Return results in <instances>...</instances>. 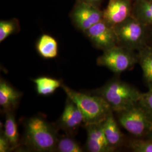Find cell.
Segmentation results:
<instances>
[{"mask_svg": "<svg viewBox=\"0 0 152 152\" xmlns=\"http://www.w3.org/2000/svg\"><path fill=\"white\" fill-rule=\"evenodd\" d=\"M38 94L48 96L53 94L58 88L61 87L63 81L49 77H40L33 79Z\"/></svg>", "mask_w": 152, "mask_h": 152, "instance_id": "18", "label": "cell"}, {"mask_svg": "<svg viewBox=\"0 0 152 152\" xmlns=\"http://www.w3.org/2000/svg\"><path fill=\"white\" fill-rule=\"evenodd\" d=\"M134 51L117 45L104 51L97 59V64L107 68L115 74H121L129 71L138 62L137 55Z\"/></svg>", "mask_w": 152, "mask_h": 152, "instance_id": "6", "label": "cell"}, {"mask_svg": "<svg viewBox=\"0 0 152 152\" xmlns=\"http://www.w3.org/2000/svg\"><path fill=\"white\" fill-rule=\"evenodd\" d=\"M147 27L133 15L114 27L118 45L139 50L147 44Z\"/></svg>", "mask_w": 152, "mask_h": 152, "instance_id": "4", "label": "cell"}, {"mask_svg": "<svg viewBox=\"0 0 152 152\" xmlns=\"http://www.w3.org/2000/svg\"><path fill=\"white\" fill-rule=\"evenodd\" d=\"M91 92L103 97L116 113L137 103L142 94L136 88L118 79L110 80L102 87Z\"/></svg>", "mask_w": 152, "mask_h": 152, "instance_id": "3", "label": "cell"}, {"mask_svg": "<svg viewBox=\"0 0 152 152\" xmlns=\"http://www.w3.org/2000/svg\"><path fill=\"white\" fill-rule=\"evenodd\" d=\"M20 31L19 20L16 18L0 21V42L4 41L10 35Z\"/></svg>", "mask_w": 152, "mask_h": 152, "instance_id": "19", "label": "cell"}, {"mask_svg": "<svg viewBox=\"0 0 152 152\" xmlns=\"http://www.w3.org/2000/svg\"><path fill=\"white\" fill-rule=\"evenodd\" d=\"M151 1H152V0H151Z\"/></svg>", "mask_w": 152, "mask_h": 152, "instance_id": "27", "label": "cell"}, {"mask_svg": "<svg viewBox=\"0 0 152 152\" xmlns=\"http://www.w3.org/2000/svg\"><path fill=\"white\" fill-rule=\"evenodd\" d=\"M121 126L136 137L149 135L152 131V117L139 103L117 113Z\"/></svg>", "mask_w": 152, "mask_h": 152, "instance_id": "5", "label": "cell"}, {"mask_svg": "<svg viewBox=\"0 0 152 152\" xmlns=\"http://www.w3.org/2000/svg\"><path fill=\"white\" fill-rule=\"evenodd\" d=\"M39 55L45 59H53L58 54V45L53 37L47 34H42L36 44Z\"/></svg>", "mask_w": 152, "mask_h": 152, "instance_id": "16", "label": "cell"}, {"mask_svg": "<svg viewBox=\"0 0 152 152\" xmlns=\"http://www.w3.org/2000/svg\"><path fill=\"white\" fill-rule=\"evenodd\" d=\"M149 46H152V45H149Z\"/></svg>", "mask_w": 152, "mask_h": 152, "instance_id": "26", "label": "cell"}, {"mask_svg": "<svg viewBox=\"0 0 152 152\" xmlns=\"http://www.w3.org/2000/svg\"><path fill=\"white\" fill-rule=\"evenodd\" d=\"M11 151V147L8 140L4 134L0 136V152H7Z\"/></svg>", "mask_w": 152, "mask_h": 152, "instance_id": "23", "label": "cell"}, {"mask_svg": "<svg viewBox=\"0 0 152 152\" xmlns=\"http://www.w3.org/2000/svg\"><path fill=\"white\" fill-rule=\"evenodd\" d=\"M57 127L48 122L43 117L33 116L24 122L22 145L34 152H56L59 137Z\"/></svg>", "mask_w": 152, "mask_h": 152, "instance_id": "1", "label": "cell"}, {"mask_svg": "<svg viewBox=\"0 0 152 152\" xmlns=\"http://www.w3.org/2000/svg\"><path fill=\"white\" fill-rule=\"evenodd\" d=\"M103 129L109 145L113 151L122 145L124 142V135L120 130L113 113L104 122Z\"/></svg>", "mask_w": 152, "mask_h": 152, "instance_id": "13", "label": "cell"}, {"mask_svg": "<svg viewBox=\"0 0 152 152\" xmlns=\"http://www.w3.org/2000/svg\"><path fill=\"white\" fill-rule=\"evenodd\" d=\"M76 1H81V2H83L88 4L90 5L99 7V6L100 5V4L103 0H76Z\"/></svg>", "mask_w": 152, "mask_h": 152, "instance_id": "24", "label": "cell"}, {"mask_svg": "<svg viewBox=\"0 0 152 152\" xmlns=\"http://www.w3.org/2000/svg\"><path fill=\"white\" fill-rule=\"evenodd\" d=\"M131 0H109L103 11V20L114 27L132 15Z\"/></svg>", "mask_w": 152, "mask_h": 152, "instance_id": "10", "label": "cell"}, {"mask_svg": "<svg viewBox=\"0 0 152 152\" xmlns=\"http://www.w3.org/2000/svg\"><path fill=\"white\" fill-rule=\"evenodd\" d=\"M103 123L86 124L87 137L86 148L88 152H108L113 151L109 147L104 132Z\"/></svg>", "mask_w": 152, "mask_h": 152, "instance_id": "11", "label": "cell"}, {"mask_svg": "<svg viewBox=\"0 0 152 152\" xmlns=\"http://www.w3.org/2000/svg\"><path fill=\"white\" fill-rule=\"evenodd\" d=\"M132 15L147 27L152 26V1L135 0L132 4Z\"/></svg>", "mask_w": 152, "mask_h": 152, "instance_id": "15", "label": "cell"}, {"mask_svg": "<svg viewBox=\"0 0 152 152\" xmlns=\"http://www.w3.org/2000/svg\"><path fill=\"white\" fill-rule=\"evenodd\" d=\"M149 136H150V139H151V140H152V131L151 132V133L149 135Z\"/></svg>", "mask_w": 152, "mask_h": 152, "instance_id": "25", "label": "cell"}, {"mask_svg": "<svg viewBox=\"0 0 152 152\" xmlns=\"http://www.w3.org/2000/svg\"><path fill=\"white\" fill-rule=\"evenodd\" d=\"M56 152H82L83 149L77 141L68 136L59 138L56 147Z\"/></svg>", "mask_w": 152, "mask_h": 152, "instance_id": "20", "label": "cell"}, {"mask_svg": "<svg viewBox=\"0 0 152 152\" xmlns=\"http://www.w3.org/2000/svg\"><path fill=\"white\" fill-rule=\"evenodd\" d=\"M61 88L68 98L71 99L81 111L84 117V125L103 123L113 113V110L101 96L94 94L78 92L66 86Z\"/></svg>", "mask_w": 152, "mask_h": 152, "instance_id": "2", "label": "cell"}, {"mask_svg": "<svg viewBox=\"0 0 152 152\" xmlns=\"http://www.w3.org/2000/svg\"><path fill=\"white\" fill-rule=\"evenodd\" d=\"M129 147L135 152H152V140L134 139L130 141Z\"/></svg>", "mask_w": 152, "mask_h": 152, "instance_id": "21", "label": "cell"}, {"mask_svg": "<svg viewBox=\"0 0 152 152\" xmlns=\"http://www.w3.org/2000/svg\"><path fill=\"white\" fill-rule=\"evenodd\" d=\"M4 131L2 132L10 143L11 151L19 147V135L14 112L6 113Z\"/></svg>", "mask_w": 152, "mask_h": 152, "instance_id": "17", "label": "cell"}, {"mask_svg": "<svg viewBox=\"0 0 152 152\" xmlns=\"http://www.w3.org/2000/svg\"><path fill=\"white\" fill-rule=\"evenodd\" d=\"M22 93L2 78L0 80V106L3 112H14L20 102Z\"/></svg>", "mask_w": 152, "mask_h": 152, "instance_id": "12", "label": "cell"}, {"mask_svg": "<svg viewBox=\"0 0 152 152\" xmlns=\"http://www.w3.org/2000/svg\"><path fill=\"white\" fill-rule=\"evenodd\" d=\"M83 124L84 117L81 111L76 104L67 97L63 112L56 126L64 131L67 135L72 136L76 134Z\"/></svg>", "mask_w": 152, "mask_h": 152, "instance_id": "9", "label": "cell"}, {"mask_svg": "<svg viewBox=\"0 0 152 152\" xmlns=\"http://www.w3.org/2000/svg\"><path fill=\"white\" fill-rule=\"evenodd\" d=\"M138 103L152 117V90H149L147 93H142L141 98Z\"/></svg>", "mask_w": 152, "mask_h": 152, "instance_id": "22", "label": "cell"}, {"mask_svg": "<svg viewBox=\"0 0 152 152\" xmlns=\"http://www.w3.org/2000/svg\"><path fill=\"white\" fill-rule=\"evenodd\" d=\"M84 34L94 47L103 51L118 45L114 27L104 20L90 28Z\"/></svg>", "mask_w": 152, "mask_h": 152, "instance_id": "8", "label": "cell"}, {"mask_svg": "<svg viewBox=\"0 0 152 152\" xmlns=\"http://www.w3.org/2000/svg\"><path fill=\"white\" fill-rule=\"evenodd\" d=\"M138 51V63L141 66L144 80L151 90H152V47L147 44Z\"/></svg>", "mask_w": 152, "mask_h": 152, "instance_id": "14", "label": "cell"}, {"mask_svg": "<svg viewBox=\"0 0 152 152\" xmlns=\"http://www.w3.org/2000/svg\"><path fill=\"white\" fill-rule=\"evenodd\" d=\"M70 18L76 28L84 33L103 20V11L98 6L76 1L70 13Z\"/></svg>", "mask_w": 152, "mask_h": 152, "instance_id": "7", "label": "cell"}]
</instances>
